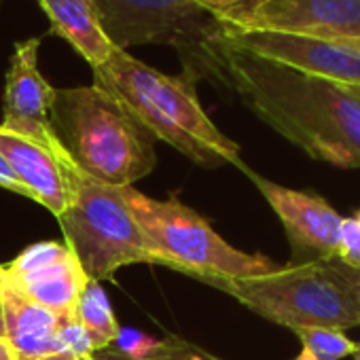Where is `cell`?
Masks as SVG:
<instances>
[{"label": "cell", "mask_w": 360, "mask_h": 360, "mask_svg": "<svg viewBox=\"0 0 360 360\" xmlns=\"http://www.w3.org/2000/svg\"><path fill=\"white\" fill-rule=\"evenodd\" d=\"M217 85L307 157L339 169L360 167V102L345 85L246 51L225 32L217 41Z\"/></svg>", "instance_id": "obj_1"}, {"label": "cell", "mask_w": 360, "mask_h": 360, "mask_svg": "<svg viewBox=\"0 0 360 360\" xmlns=\"http://www.w3.org/2000/svg\"><path fill=\"white\" fill-rule=\"evenodd\" d=\"M94 85L121 102L148 134L174 146L204 167L240 165V146L206 115L198 100L195 81L169 77L136 60L123 49L94 68Z\"/></svg>", "instance_id": "obj_2"}, {"label": "cell", "mask_w": 360, "mask_h": 360, "mask_svg": "<svg viewBox=\"0 0 360 360\" xmlns=\"http://www.w3.org/2000/svg\"><path fill=\"white\" fill-rule=\"evenodd\" d=\"M51 129L72 163L108 187H131L157 163L153 136L98 85L56 89Z\"/></svg>", "instance_id": "obj_3"}, {"label": "cell", "mask_w": 360, "mask_h": 360, "mask_svg": "<svg viewBox=\"0 0 360 360\" xmlns=\"http://www.w3.org/2000/svg\"><path fill=\"white\" fill-rule=\"evenodd\" d=\"M66 180L68 202L58 217L66 246L79 259L89 280L102 282L119 267L134 263H155L144 236L121 195V187L98 183L79 169L60 140L51 142Z\"/></svg>", "instance_id": "obj_4"}, {"label": "cell", "mask_w": 360, "mask_h": 360, "mask_svg": "<svg viewBox=\"0 0 360 360\" xmlns=\"http://www.w3.org/2000/svg\"><path fill=\"white\" fill-rule=\"evenodd\" d=\"M155 263L180 274L212 280L252 278L276 271L280 265L265 255H250L225 242L206 219L176 198L153 200L131 187H121Z\"/></svg>", "instance_id": "obj_5"}, {"label": "cell", "mask_w": 360, "mask_h": 360, "mask_svg": "<svg viewBox=\"0 0 360 360\" xmlns=\"http://www.w3.org/2000/svg\"><path fill=\"white\" fill-rule=\"evenodd\" d=\"M210 286L292 333L305 326H360V316L328 261L280 265L263 276L212 280Z\"/></svg>", "instance_id": "obj_6"}, {"label": "cell", "mask_w": 360, "mask_h": 360, "mask_svg": "<svg viewBox=\"0 0 360 360\" xmlns=\"http://www.w3.org/2000/svg\"><path fill=\"white\" fill-rule=\"evenodd\" d=\"M98 18L115 49L167 45L191 81H217V41L223 32L217 15L193 0H96Z\"/></svg>", "instance_id": "obj_7"}, {"label": "cell", "mask_w": 360, "mask_h": 360, "mask_svg": "<svg viewBox=\"0 0 360 360\" xmlns=\"http://www.w3.org/2000/svg\"><path fill=\"white\" fill-rule=\"evenodd\" d=\"M217 20L233 30L358 39L360 0H250Z\"/></svg>", "instance_id": "obj_8"}, {"label": "cell", "mask_w": 360, "mask_h": 360, "mask_svg": "<svg viewBox=\"0 0 360 360\" xmlns=\"http://www.w3.org/2000/svg\"><path fill=\"white\" fill-rule=\"evenodd\" d=\"M240 167L280 219L295 255L292 263L330 261L337 257L343 217L324 198L282 187L244 165V161Z\"/></svg>", "instance_id": "obj_9"}, {"label": "cell", "mask_w": 360, "mask_h": 360, "mask_svg": "<svg viewBox=\"0 0 360 360\" xmlns=\"http://www.w3.org/2000/svg\"><path fill=\"white\" fill-rule=\"evenodd\" d=\"M223 32L231 43L261 58L345 87H360V56L330 39L263 30H233L227 26H223Z\"/></svg>", "instance_id": "obj_10"}, {"label": "cell", "mask_w": 360, "mask_h": 360, "mask_svg": "<svg viewBox=\"0 0 360 360\" xmlns=\"http://www.w3.org/2000/svg\"><path fill=\"white\" fill-rule=\"evenodd\" d=\"M7 280L34 303L68 316L77 311L89 278L66 244L39 242L7 267Z\"/></svg>", "instance_id": "obj_11"}, {"label": "cell", "mask_w": 360, "mask_h": 360, "mask_svg": "<svg viewBox=\"0 0 360 360\" xmlns=\"http://www.w3.org/2000/svg\"><path fill=\"white\" fill-rule=\"evenodd\" d=\"M39 51L41 39L15 43L5 79V117L0 127L51 148L56 134L49 117L56 87L41 75Z\"/></svg>", "instance_id": "obj_12"}, {"label": "cell", "mask_w": 360, "mask_h": 360, "mask_svg": "<svg viewBox=\"0 0 360 360\" xmlns=\"http://www.w3.org/2000/svg\"><path fill=\"white\" fill-rule=\"evenodd\" d=\"M0 153L30 193V200L45 206L53 217H60L66 208L68 193L64 172L53 150L0 127Z\"/></svg>", "instance_id": "obj_13"}, {"label": "cell", "mask_w": 360, "mask_h": 360, "mask_svg": "<svg viewBox=\"0 0 360 360\" xmlns=\"http://www.w3.org/2000/svg\"><path fill=\"white\" fill-rule=\"evenodd\" d=\"M0 305H3L5 339L11 343L20 360L60 352L58 333L64 316L34 303L9 280L0 286Z\"/></svg>", "instance_id": "obj_14"}, {"label": "cell", "mask_w": 360, "mask_h": 360, "mask_svg": "<svg viewBox=\"0 0 360 360\" xmlns=\"http://www.w3.org/2000/svg\"><path fill=\"white\" fill-rule=\"evenodd\" d=\"M45 11L51 32L70 43L91 68L104 64L115 51L106 39L96 0H37Z\"/></svg>", "instance_id": "obj_15"}, {"label": "cell", "mask_w": 360, "mask_h": 360, "mask_svg": "<svg viewBox=\"0 0 360 360\" xmlns=\"http://www.w3.org/2000/svg\"><path fill=\"white\" fill-rule=\"evenodd\" d=\"M77 316H79V322L91 343L94 354L100 349H106L108 345H112L117 341L121 326L112 314L110 301H108L106 292L102 290L100 282L87 280L83 295L79 299V305H77Z\"/></svg>", "instance_id": "obj_16"}, {"label": "cell", "mask_w": 360, "mask_h": 360, "mask_svg": "<svg viewBox=\"0 0 360 360\" xmlns=\"http://www.w3.org/2000/svg\"><path fill=\"white\" fill-rule=\"evenodd\" d=\"M295 335L316 360H343L356 349V343L343 330L330 326H305Z\"/></svg>", "instance_id": "obj_17"}, {"label": "cell", "mask_w": 360, "mask_h": 360, "mask_svg": "<svg viewBox=\"0 0 360 360\" xmlns=\"http://www.w3.org/2000/svg\"><path fill=\"white\" fill-rule=\"evenodd\" d=\"M125 360H221V358H217L183 339L167 337L163 341L150 339L138 356L125 358Z\"/></svg>", "instance_id": "obj_18"}, {"label": "cell", "mask_w": 360, "mask_h": 360, "mask_svg": "<svg viewBox=\"0 0 360 360\" xmlns=\"http://www.w3.org/2000/svg\"><path fill=\"white\" fill-rule=\"evenodd\" d=\"M335 259L341 261L343 265L360 271V217L354 214L349 219H343L339 248H337Z\"/></svg>", "instance_id": "obj_19"}, {"label": "cell", "mask_w": 360, "mask_h": 360, "mask_svg": "<svg viewBox=\"0 0 360 360\" xmlns=\"http://www.w3.org/2000/svg\"><path fill=\"white\" fill-rule=\"evenodd\" d=\"M328 263H330L333 271L337 274V278L343 282V286H345V290H347V295H349V299H352V303H354V307H356V311L360 316V271L343 265L337 259H330Z\"/></svg>", "instance_id": "obj_20"}, {"label": "cell", "mask_w": 360, "mask_h": 360, "mask_svg": "<svg viewBox=\"0 0 360 360\" xmlns=\"http://www.w3.org/2000/svg\"><path fill=\"white\" fill-rule=\"evenodd\" d=\"M0 187L7 189V191H13V193H20L24 198H30V193L26 191V187L20 183V178L13 174L11 165L7 163L5 155L0 153Z\"/></svg>", "instance_id": "obj_21"}, {"label": "cell", "mask_w": 360, "mask_h": 360, "mask_svg": "<svg viewBox=\"0 0 360 360\" xmlns=\"http://www.w3.org/2000/svg\"><path fill=\"white\" fill-rule=\"evenodd\" d=\"M193 3L202 9H206L208 13L212 15H219V13H225V11H231L244 3H250V0H193Z\"/></svg>", "instance_id": "obj_22"}, {"label": "cell", "mask_w": 360, "mask_h": 360, "mask_svg": "<svg viewBox=\"0 0 360 360\" xmlns=\"http://www.w3.org/2000/svg\"><path fill=\"white\" fill-rule=\"evenodd\" d=\"M28 360H83L75 354L68 352H53V354H45V356H37V358H28ZM89 360V358H87Z\"/></svg>", "instance_id": "obj_23"}, {"label": "cell", "mask_w": 360, "mask_h": 360, "mask_svg": "<svg viewBox=\"0 0 360 360\" xmlns=\"http://www.w3.org/2000/svg\"><path fill=\"white\" fill-rule=\"evenodd\" d=\"M0 360H20L15 349L11 347V343L5 337H0Z\"/></svg>", "instance_id": "obj_24"}, {"label": "cell", "mask_w": 360, "mask_h": 360, "mask_svg": "<svg viewBox=\"0 0 360 360\" xmlns=\"http://www.w3.org/2000/svg\"><path fill=\"white\" fill-rule=\"evenodd\" d=\"M295 360H316V358H314L307 349H301V352L297 354V358H295Z\"/></svg>", "instance_id": "obj_25"}, {"label": "cell", "mask_w": 360, "mask_h": 360, "mask_svg": "<svg viewBox=\"0 0 360 360\" xmlns=\"http://www.w3.org/2000/svg\"><path fill=\"white\" fill-rule=\"evenodd\" d=\"M5 280H7V267H3V265H0V286L5 284Z\"/></svg>", "instance_id": "obj_26"}, {"label": "cell", "mask_w": 360, "mask_h": 360, "mask_svg": "<svg viewBox=\"0 0 360 360\" xmlns=\"http://www.w3.org/2000/svg\"><path fill=\"white\" fill-rule=\"evenodd\" d=\"M0 337H5V322H3V305H0Z\"/></svg>", "instance_id": "obj_27"}, {"label": "cell", "mask_w": 360, "mask_h": 360, "mask_svg": "<svg viewBox=\"0 0 360 360\" xmlns=\"http://www.w3.org/2000/svg\"><path fill=\"white\" fill-rule=\"evenodd\" d=\"M347 91H349V94L360 102V87H347Z\"/></svg>", "instance_id": "obj_28"}, {"label": "cell", "mask_w": 360, "mask_h": 360, "mask_svg": "<svg viewBox=\"0 0 360 360\" xmlns=\"http://www.w3.org/2000/svg\"><path fill=\"white\" fill-rule=\"evenodd\" d=\"M352 358H354V360H360V343H356V349H354Z\"/></svg>", "instance_id": "obj_29"}, {"label": "cell", "mask_w": 360, "mask_h": 360, "mask_svg": "<svg viewBox=\"0 0 360 360\" xmlns=\"http://www.w3.org/2000/svg\"><path fill=\"white\" fill-rule=\"evenodd\" d=\"M89 360H125V358H96V356H91Z\"/></svg>", "instance_id": "obj_30"}]
</instances>
